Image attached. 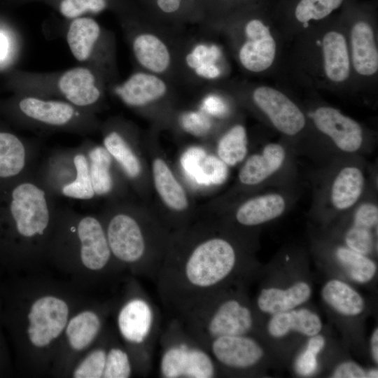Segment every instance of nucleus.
Returning a JSON list of instances; mask_svg holds the SVG:
<instances>
[{
	"mask_svg": "<svg viewBox=\"0 0 378 378\" xmlns=\"http://www.w3.org/2000/svg\"><path fill=\"white\" fill-rule=\"evenodd\" d=\"M88 298L46 270L0 279L1 321L18 375L51 376L67 321Z\"/></svg>",
	"mask_w": 378,
	"mask_h": 378,
	"instance_id": "1",
	"label": "nucleus"
},
{
	"mask_svg": "<svg viewBox=\"0 0 378 378\" xmlns=\"http://www.w3.org/2000/svg\"><path fill=\"white\" fill-rule=\"evenodd\" d=\"M58 209L34 171L0 184V279L46 270Z\"/></svg>",
	"mask_w": 378,
	"mask_h": 378,
	"instance_id": "2",
	"label": "nucleus"
},
{
	"mask_svg": "<svg viewBox=\"0 0 378 378\" xmlns=\"http://www.w3.org/2000/svg\"><path fill=\"white\" fill-rule=\"evenodd\" d=\"M113 261L100 217L59 207L48 248L47 269L51 267L60 278L88 293Z\"/></svg>",
	"mask_w": 378,
	"mask_h": 378,
	"instance_id": "3",
	"label": "nucleus"
},
{
	"mask_svg": "<svg viewBox=\"0 0 378 378\" xmlns=\"http://www.w3.org/2000/svg\"><path fill=\"white\" fill-rule=\"evenodd\" d=\"M34 174L39 183L55 198L86 201L95 197L83 144L76 148L52 150L36 165Z\"/></svg>",
	"mask_w": 378,
	"mask_h": 378,
	"instance_id": "4",
	"label": "nucleus"
},
{
	"mask_svg": "<svg viewBox=\"0 0 378 378\" xmlns=\"http://www.w3.org/2000/svg\"><path fill=\"white\" fill-rule=\"evenodd\" d=\"M104 312L89 297L69 317L53 363L51 377L67 378L78 360L103 333Z\"/></svg>",
	"mask_w": 378,
	"mask_h": 378,
	"instance_id": "5",
	"label": "nucleus"
},
{
	"mask_svg": "<svg viewBox=\"0 0 378 378\" xmlns=\"http://www.w3.org/2000/svg\"><path fill=\"white\" fill-rule=\"evenodd\" d=\"M235 262L236 253L230 243L222 238H212L192 251L185 265V274L192 285L206 288L225 279Z\"/></svg>",
	"mask_w": 378,
	"mask_h": 378,
	"instance_id": "6",
	"label": "nucleus"
},
{
	"mask_svg": "<svg viewBox=\"0 0 378 378\" xmlns=\"http://www.w3.org/2000/svg\"><path fill=\"white\" fill-rule=\"evenodd\" d=\"M102 220L113 258L118 263L132 265L139 262L146 250L141 227L127 210L115 209Z\"/></svg>",
	"mask_w": 378,
	"mask_h": 378,
	"instance_id": "7",
	"label": "nucleus"
},
{
	"mask_svg": "<svg viewBox=\"0 0 378 378\" xmlns=\"http://www.w3.org/2000/svg\"><path fill=\"white\" fill-rule=\"evenodd\" d=\"M78 108L69 102L34 97H24L18 104L19 113L30 123L48 128L88 130V115Z\"/></svg>",
	"mask_w": 378,
	"mask_h": 378,
	"instance_id": "8",
	"label": "nucleus"
},
{
	"mask_svg": "<svg viewBox=\"0 0 378 378\" xmlns=\"http://www.w3.org/2000/svg\"><path fill=\"white\" fill-rule=\"evenodd\" d=\"M253 99L279 132L293 136L304 127L306 121L303 113L277 90L267 86L259 87L254 90Z\"/></svg>",
	"mask_w": 378,
	"mask_h": 378,
	"instance_id": "9",
	"label": "nucleus"
},
{
	"mask_svg": "<svg viewBox=\"0 0 378 378\" xmlns=\"http://www.w3.org/2000/svg\"><path fill=\"white\" fill-rule=\"evenodd\" d=\"M38 148L15 134L0 129V184L35 170Z\"/></svg>",
	"mask_w": 378,
	"mask_h": 378,
	"instance_id": "10",
	"label": "nucleus"
},
{
	"mask_svg": "<svg viewBox=\"0 0 378 378\" xmlns=\"http://www.w3.org/2000/svg\"><path fill=\"white\" fill-rule=\"evenodd\" d=\"M160 371L167 378H210L215 374L213 361L206 353L185 344L170 347L164 353Z\"/></svg>",
	"mask_w": 378,
	"mask_h": 378,
	"instance_id": "11",
	"label": "nucleus"
},
{
	"mask_svg": "<svg viewBox=\"0 0 378 378\" xmlns=\"http://www.w3.org/2000/svg\"><path fill=\"white\" fill-rule=\"evenodd\" d=\"M246 41L239 52L241 65L252 72H261L273 63L276 54L275 41L269 28L260 20L248 21L244 28Z\"/></svg>",
	"mask_w": 378,
	"mask_h": 378,
	"instance_id": "12",
	"label": "nucleus"
},
{
	"mask_svg": "<svg viewBox=\"0 0 378 378\" xmlns=\"http://www.w3.org/2000/svg\"><path fill=\"white\" fill-rule=\"evenodd\" d=\"M316 127L328 136L341 150L357 151L363 141L360 125L352 118L329 106L318 108L313 114Z\"/></svg>",
	"mask_w": 378,
	"mask_h": 378,
	"instance_id": "13",
	"label": "nucleus"
},
{
	"mask_svg": "<svg viewBox=\"0 0 378 378\" xmlns=\"http://www.w3.org/2000/svg\"><path fill=\"white\" fill-rule=\"evenodd\" d=\"M211 350L220 363L230 368L239 369L253 366L264 355L261 346L244 335L215 337Z\"/></svg>",
	"mask_w": 378,
	"mask_h": 378,
	"instance_id": "14",
	"label": "nucleus"
},
{
	"mask_svg": "<svg viewBox=\"0 0 378 378\" xmlns=\"http://www.w3.org/2000/svg\"><path fill=\"white\" fill-rule=\"evenodd\" d=\"M153 314L148 303L144 299L133 297L120 307L116 324L122 340L130 345L142 344L150 330Z\"/></svg>",
	"mask_w": 378,
	"mask_h": 378,
	"instance_id": "15",
	"label": "nucleus"
},
{
	"mask_svg": "<svg viewBox=\"0 0 378 378\" xmlns=\"http://www.w3.org/2000/svg\"><path fill=\"white\" fill-rule=\"evenodd\" d=\"M167 90L166 83L155 74L136 72L118 87L115 92L127 105L141 107L161 99Z\"/></svg>",
	"mask_w": 378,
	"mask_h": 378,
	"instance_id": "16",
	"label": "nucleus"
},
{
	"mask_svg": "<svg viewBox=\"0 0 378 378\" xmlns=\"http://www.w3.org/2000/svg\"><path fill=\"white\" fill-rule=\"evenodd\" d=\"M58 88L69 103L80 108L94 104L101 95L93 74L83 66L65 71L58 80Z\"/></svg>",
	"mask_w": 378,
	"mask_h": 378,
	"instance_id": "17",
	"label": "nucleus"
},
{
	"mask_svg": "<svg viewBox=\"0 0 378 378\" xmlns=\"http://www.w3.org/2000/svg\"><path fill=\"white\" fill-rule=\"evenodd\" d=\"M253 326L250 309L236 300L222 303L208 323V332L214 338L227 335H243Z\"/></svg>",
	"mask_w": 378,
	"mask_h": 378,
	"instance_id": "18",
	"label": "nucleus"
},
{
	"mask_svg": "<svg viewBox=\"0 0 378 378\" xmlns=\"http://www.w3.org/2000/svg\"><path fill=\"white\" fill-rule=\"evenodd\" d=\"M286 156L281 145L267 144L260 153L254 154L246 160L239 172L240 182L247 186L262 182L281 168Z\"/></svg>",
	"mask_w": 378,
	"mask_h": 378,
	"instance_id": "19",
	"label": "nucleus"
},
{
	"mask_svg": "<svg viewBox=\"0 0 378 378\" xmlns=\"http://www.w3.org/2000/svg\"><path fill=\"white\" fill-rule=\"evenodd\" d=\"M267 328L274 338L283 337L292 331L311 337L321 332L322 322L319 316L312 310L295 308L273 314Z\"/></svg>",
	"mask_w": 378,
	"mask_h": 378,
	"instance_id": "20",
	"label": "nucleus"
},
{
	"mask_svg": "<svg viewBox=\"0 0 378 378\" xmlns=\"http://www.w3.org/2000/svg\"><path fill=\"white\" fill-rule=\"evenodd\" d=\"M311 294L310 286L305 281H299L286 288L270 287L262 289L257 305L261 312L273 315L296 308L307 301Z\"/></svg>",
	"mask_w": 378,
	"mask_h": 378,
	"instance_id": "21",
	"label": "nucleus"
},
{
	"mask_svg": "<svg viewBox=\"0 0 378 378\" xmlns=\"http://www.w3.org/2000/svg\"><path fill=\"white\" fill-rule=\"evenodd\" d=\"M378 207L370 202L362 204L356 209L353 225L347 230L344 241L348 248L368 255L374 246L372 230L377 227Z\"/></svg>",
	"mask_w": 378,
	"mask_h": 378,
	"instance_id": "22",
	"label": "nucleus"
},
{
	"mask_svg": "<svg viewBox=\"0 0 378 378\" xmlns=\"http://www.w3.org/2000/svg\"><path fill=\"white\" fill-rule=\"evenodd\" d=\"M353 64L363 76H371L378 69V52L373 30L365 22H356L351 32Z\"/></svg>",
	"mask_w": 378,
	"mask_h": 378,
	"instance_id": "23",
	"label": "nucleus"
},
{
	"mask_svg": "<svg viewBox=\"0 0 378 378\" xmlns=\"http://www.w3.org/2000/svg\"><path fill=\"white\" fill-rule=\"evenodd\" d=\"M285 209L286 201L280 194L262 195L244 202L236 212V219L243 225H258L279 217Z\"/></svg>",
	"mask_w": 378,
	"mask_h": 378,
	"instance_id": "24",
	"label": "nucleus"
},
{
	"mask_svg": "<svg viewBox=\"0 0 378 378\" xmlns=\"http://www.w3.org/2000/svg\"><path fill=\"white\" fill-rule=\"evenodd\" d=\"M89 162L90 176L95 197L111 195L115 188L113 172L115 161L101 145L83 143Z\"/></svg>",
	"mask_w": 378,
	"mask_h": 378,
	"instance_id": "25",
	"label": "nucleus"
},
{
	"mask_svg": "<svg viewBox=\"0 0 378 378\" xmlns=\"http://www.w3.org/2000/svg\"><path fill=\"white\" fill-rule=\"evenodd\" d=\"M132 49L137 62L150 73L162 74L170 66L171 55L167 46L153 34H138L133 41Z\"/></svg>",
	"mask_w": 378,
	"mask_h": 378,
	"instance_id": "26",
	"label": "nucleus"
},
{
	"mask_svg": "<svg viewBox=\"0 0 378 378\" xmlns=\"http://www.w3.org/2000/svg\"><path fill=\"white\" fill-rule=\"evenodd\" d=\"M324 302L333 310L344 316H356L365 309L363 297L350 285L339 279L327 281L322 288Z\"/></svg>",
	"mask_w": 378,
	"mask_h": 378,
	"instance_id": "27",
	"label": "nucleus"
},
{
	"mask_svg": "<svg viewBox=\"0 0 378 378\" xmlns=\"http://www.w3.org/2000/svg\"><path fill=\"white\" fill-rule=\"evenodd\" d=\"M323 55L327 77L334 82L345 80L350 64L344 36L337 31L328 32L323 38Z\"/></svg>",
	"mask_w": 378,
	"mask_h": 378,
	"instance_id": "28",
	"label": "nucleus"
},
{
	"mask_svg": "<svg viewBox=\"0 0 378 378\" xmlns=\"http://www.w3.org/2000/svg\"><path fill=\"white\" fill-rule=\"evenodd\" d=\"M364 183V176L359 168L348 166L342 169L331 187L333 206L338 210H345L354 206L363 192Z\"/></svg>",
	"mask_w": 378,
	"mask_h": 378,
	"instance_id": "29",
	"label": "nucleus"
},
{
	"mask_svg": "<svg viewBox=\"0 0 378 378\" xmlns=\"http://www.w3.org/2000/svg\"><path fill=\"white\" fill-rule=\"evenodd\" d=\"M99 35L100 27L93 18L83 16L72 19L66 41L74 57L79 62L88 60Z\"/></svg>",
	"mask_w": 378,
	"mask_h": 378,
	"instance_id": "30",
	"label": "nucleus"
},
{
	"mask_svg": "<svg viewBox=\"0 0 378 378\" xmlns=\"http://www.w3.org/2000/svg\"><path fill=\"white\" fill-rule=\"evenodd\" d=\"M122 172L131 181L137 180L141 174V161L127 139L118 130L107 132L102 145Z\"/></svg>",
	"mask_w": 378,
	"mask_h": 378,
	"instance_id": "31",
	"label": "nucleus"
},
{
	"mask_svg": "<svg viewBox=\"0 0 378 378\" xmlns=\"http://www.w3.org/2000/svg\"><path fill=\"white\" fill-rule=\"evenodd\" d=\"M152 169L155 189L164 204L176 211L186 209L188 205L186 192L167 164L162 159L156 158Z\"/></svg>",
	"mask_w": 378,
	"mask_h": 378,
	"instance_id": "32",
	"label": "nucleus"
},
{
	"mask_svg": "<svg viewBox=\"0 0 378 378\" xmlns=\"http://www.w3.org/2000/svg\"><path fill=\"white\" fill-rule=\"evenodd\" d=\"M335 255L348 276L354 281L365 284L375 276L377 265L366 255L355 251L347 246H340L336 249Z\"/></svg>",
	"mask_w": 378,
	"mask_h": 378,
	"instance_id": "33",
	"label": "nucleus"
},
{
	"mask_svg": "<svg viewBox=\"0 0 378 378\" xmlns=\"http://www.w3.org/2000/svg\"><path fill=\"white\" fill-rule=\"evenodd\" d=\"M218 158L227 166L241 162L247 153V135L244 127L236 125L220 139L217 146Z\"/></svg>",
	"mask_w": 378,
	"mask_h": 378,
	"instance_id": "34",
	"label": "nucleus"
},
{
	"mask_svg": "<svg viewBox=\"0 0 378 378\" xmlns=\"http://www.w3.org/2000/svg\"><path fill=\"white\" fill-rule=\"evenodd\" d=\"M227 165L219 158L206 155L204 151L195 156L189 164L188 174L204 184L222 183L227 176Z\"/></svg>",
	"mask_w": 378,
	"mask_h": 378,
	"instance_id": "35",
	"label": "nucleus"
},
{
	"mask_svg": "<svg viewBox=\"0 0 378 378\" xmlns=\"http://www.w3.org/2000/svg\"><path fill=\"white\" fill-rule=\"evenodd\" d=\"M217 57L218 52L216 48L200 44L188 54L186 62L199 76L213 79L220 75V69L215 64Z\"/></svg>",
	"mask_w": 378,
	"mask_h": 378,
	"instance_id": "36",
	"label": "nucleus"
},
{
	"mask_svg": "<svg viewBox=\"0 0 378 378\" xmlns=\"http://www.w3.org/2000/svg\"><path fill=\"white\" fill-rule=\"evenodd\" d=\"M344 0H300L295 16L300 22L321 20L337 9Z\"/></svg>",
	"mask_w": 378,
	"mask_h": 378,
	"instance_id": "37",
	"label": "nucleus"
},
{
	"mask_svg": "<svg viewBox=\"0 0 378 378\" xmlns=\"http://www.w3.org/2000/svg\"><path fill=\"white\" fill-rule=\"evenodd\" d=\"M325 344L326 339L319 333L309 337L306 348L295 362V370L298 374L309 376L314 374L318 367L317 356Z\"/></svg>",
	"mask_w": 378,
	"mask_h": 378,
	"instance_id": "38",
	"label": "nucleus"
},
{
	"mask_svg": "<svg viewBox=\"0 0 378 378\" xmlns=\"http://www.w3.org/2000/svg\"><path fill=\"white\" fill-rule=\"evenodd\" d=\"M132 373V363L129 353L119 346H109L104 378H128Z\"/></svg>",
	"mask_w": 378,
	"mask_h": 378,
	"instance_id": "39",
	"label": "nucleus"
},
{
	"mask_svg": "<svg viewBox=\"0 0 378 378\" xmlns=\"http://www.w3.org/2000/svg\"><path fill=\"white\" fill-rule=\"evenodd\" d=\"M107 5V0H62L59 10L64 18L74 19L88 13H101L106 8Z\"/></svg>",
	"mask_w": 378,
	"mask_h": 378,
	"instance_id": "40",
	"label": "nucleus"
},
{
	"mask_svg": "<svg viewBox=\"0 0 378 378\" xmlns=\"http://www.w3.org/2000/svg\"><path fill=\"white\" fill-rule=\"evenodd\" d=\"M14 373L13 356L1 321L0 300V378L12 377Z\"/></svg>",
	"mask_w": 378,
	"mask_h": 378,
	"instance_id": "41",
	"label": "nucleus"
},
{
	"mask_svg": "<svg viewBox=\"0 0 378 378\" xmlns=\"http://www.w3.org/2000/svg\"><path fill=\"white\" fill-rule=\"evenodd\" d=\"M181 122L186 131L198 136L206 134L211 127L207 118L197 112H190L183 115Z\"/></svg>",
	"mask_w": 378,
	"mask_h": 378,
	"instance_id": "42",
	"label": "nucleus"
},
{
	"mask_svg": "<svg viewBox=\"0 0 378 378\" xmlns=\"http://www.w3.org/2000/svg\"><path fill=\"white\" fill-rule=\"evenodd\" d=\"M331 377L365 378L367 377V370L354 361H344L336 366Z\"/></svg>",
	"mask_w": 378,
	"mask_h": 378,
	"instance_id": "43",
	"label": "nucleus"
},
{
	"mask_svg": "<svg viewBox=\"0 0 378 378\" xmlns=\"http://www.w3.org/2000/svg\"><path fill=\"white\" fill-rule=\"evenodd\" d=\"M205 110L214 115H219L223 114L226 111V107L223 101L216 97H208L204 104Z\"/></svg>",
	"mask_w": 378,
	"mask_h": 378,
	"instance_id": "44",
	"label": "nucleus"
},
{
	"mask_svg": "<svg viewBox=\"0 0 378 378\" xmlns=\"http://www.w3.org/2000/svg\"><path fill=\"white\" fill-rule=\"evenodd\" d=\"M183 0H156L159 9L164 13H174L178 10Z\"/></svg>",
	"mask_w": 378,
	"mask_h": 378,
	"instance_id": "45",
	"label": "nucleus"
},
{
	"mask_svg": "<svg viewBox=\"0 0 378 378\" xmlns=\"http://www.w3.org/2000/svg\"><path fill=\"white\" fill-rule=\"evenodd\" d=\"M370 351L374 362L378 363V329L376 328L370 338Z\"/></svg>",
	"mask_w": 378,
	"mask_h": 378,
	"instance_id": "46",
	"label": "nucleus"
},
{
	"mask_svg": "<svg viewBox=\"0 0 378 378\" xmlns=\"http://www.w3.org/2000/svg\"><path fill=\"white\" fill-rule=\"evenodd\" d=\"M367 377H378V370L377 369L373 368L370 370H367Z\"/></svg>",
	"mask_w": 378,
	"mask_h": 378,
	"instance_id": "47",
	"label": "nucleus"
}]
</instances>
